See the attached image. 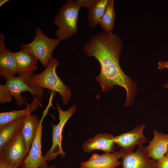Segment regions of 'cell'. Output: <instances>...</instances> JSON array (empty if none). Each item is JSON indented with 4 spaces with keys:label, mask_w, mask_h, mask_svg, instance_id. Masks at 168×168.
Masks as SVG:
<instances>
[{
    "label": "cell",
    "mask_w": 168,
    "mask_h": 168,
    "mask_svg": "<svg viewBox=\"0 0 168 168\" xmlns=\"http://www.w3.org/2000/svg\"><path fill=\"white\" fill-rule=\"evenodd\" d=\"M123 49L122 41L112 32H100L92 36L84 46L88 57H93L99 62L100 73L95 80L101 88V92L113 89L115 85L124 88L126 92L124 105H131L135 100L137 86L121 69L119 63Z\"/></svg>",
    "instance_id": "6da1fadb"
},
{
    "label": "cell",
    "mask_w": 168,
    "mask_h": 168,
    "mask_svg": "<svg viewBox=\"0 0 168 168\" xmlns=\"http://www.w3.org/2000/svg\"><path fill=\"white\" fill-rule=\"evenodd\" d=\"M34 74V72H21L18 74L17 77L8 78L4 84H0V103L9 102L13 97L17 105L22 106L25 100L21 94L25 91L30 92L34 97L43 98L44 89L35 86L31 82V77Z\"/></svg>",
    "instance_id": "7a4b0ae2"
},
{
    "label": "cell",
    "mask_w": 168,
    "mask_h": 168,
    "mask_svg": "<svg viewBox=\"0 0 168 168\" xmlns=\"http://www.w3.org/2000/svg\"><path fill=\"white\" fill-rule=\"evenodd\" d=\"M80 7L76 1L68 0L55 16L53 24L58 27L56 37L61 41L71 38L77 33V22Z\"/></svg>",
    "instance_id": "3957f363"
},
{
    "label": "cell",
    "mask_w": 168,
    "mask_h": 168,
    "mask_svg": "<svg viewBox=\"0 0 168 168\" xmlns=\"http://www.w3.org/2000/svg\"><path fill=\"white\" fill-rule=\"evenodd\" d=\"M60 64L57 58H53L45 69L40 74H34L31 81L36 86L59 93L62 97L63 103L67 105L71 98V91L70 87L66 86L57 74L56 68Z\"/></svg>",
    "instance_id": "277c9868"
},
{
    "label": "cell",
    "mask_w": 168,
    "mask_h": 168,
    "mask_svg": "<svg viewBox=\"0 0 168 168\" xmlns=\"http://www.w3.org/2000/svg\"><path fill=\"white\" fill-rule=\"evenodd\" d=\"M35 34V37L30 43L22 44L20 47L33 54L46 68L53 58V52L61 41L58 38L48 37L39 27L36 28Z\"/></svg>",
    "instance_id": "5b68a950"
},
{
    "label": "cell",
    "mask_w": 168,
    "mask_h": 168,
    "mask_svg": "<svg viewBox=\"0 0 168 168\" xmlns=\"http://www.w3.org/2000/svg\"><path fill=\"white\" fill-rule=\"evenodd\" d=\"M56 105L58 113L59 121L57 124L51 123L52 143L50 148L44 156L47 162L55 160L58 155L60 156L63 158L65 157L66 154L63 150L62 145V133L66 124L77 109L76 105H74L67 110H63L61 108L59 104L56 103Z\"/></svg>",
    "instance_id": "8992f818"
},
{
    "label": "cell",
    "mask_w": 168,
    "mask_h": 168,
    "mask_svg": "<svg viewBox=\"0 0 168 168\" xmlns=\"http://www.w3.org/2000/svg\"><path fill=\"white\" fill-rule=\"evenodd\" d=\"M46 108L43 112L37 131L30 152L24 161L22 168H47V162L42 153V124L49 109L53 106L52 100H49Z\"/></svg>",
    "instance_id": "52a82bcc"
},
{
    "label": "cell",
    "mask_w": 168,
    "mask_h": 168,
    "mask_svg": "<svg viewBox=\"0 0 168 168\" xmlns=\"http://www.w3.org/2000/svg\"><path fill=\"white\" fill-rule=\"evenodd\" d=\"M119 153L122 168H157L156 160L147 156L142 145L138 146L134 152L122 148Z\"/></svg>",
    "instance_id": "ba28073f"
},
{
    "label": "cell",
    "mask_w": 168,
    "mask_h": 168,
    "mask_svg": "<svg viewBox=\"0 0 168 168\" xmlns=\"http://www.w3.org/2000/svg\"><path fill=\"white\" fill-rule=\"evenodd\" d=\"M28 155L22 129L0 154L13 168L21 167Z\"/></svg>",
    "instance_id": "9c48e42d"
},
{
    "label": "cell",
    "mask_w": 168,
    "mask_h": 168,
    "mask_svg": "<svg viewBox=\"0 0 168 168\" xmlns=\"http://www.w3.org/2000/svg\"><path fill=\"white\" fill-rule=\"evenodd\" d=\"M145 127V124H142L128 132L114 137L115 143L122 148L133 151L137 146L142 145L148 141L143 133Z\"/></svg>",
    "instance_id": "30bf717a"
},
{
    "label": "cell",
    "mask_w": 168,
    "mask_h": 168,
    "mask_svg": "<svg viewBox=\"0 0 168 168\" xmlns=\"http://www.w3.org/2000/svg\"><path fill=\"white\" fill-rule=\"evenodd\" d=\"M119 152L94 153L88 160L81 162L79 168H117L121 164Z\"/></svg>",
    "instance_id": "8fae6325"
},
{
    "label": "cell",
    "mask_w": 168,
    "mask_h": 168,
    "mask_svg": "<svg viewBox=\"0 0 168 168\" xmlns=\"http://www.w3.org/2000/svg\"><path fill=\"white\" fill-rule=\"evenodd\" d=\"M5 38L0 34V76L4 79L15 76L17 74L16 59L12 52L7 49Z\"/></svg>",
    "instance_id": "7c38bea8"
},
{
    "label": "cell",
    "mask_w": 168,
    "mask_h": 168,
    "mask_svg": "<svg viewBox=\"0 0 168 168\" xmlns=\"http://www.w3.org/2000/svg\"><path fill=\"white\" fill-rule=\"evenodd\" d=\"M114 137L109 133H99L87 140L82 144L83 150L90 153L95 150L103 151L106 153L114 152Z\"/></svg>",
    "instance_id": "4fadbf2b"
},
{
    "label": "cell",
    "mask_w": 168,
    "mask_h": 168,
    "mask_svg": "<svg viewBox=\"0 0 168 168\" xmlns=\"http://www.w3.org/2000/svg\"><path fill=\"white\" fill-rule=\"evenodd\" d=\"M153 133V139L144 150L148 157L157 160L168 152V133L159 132L157 129H154Z\"/></svg>",
    "instance_id": "5bb4252c"
},
{
    "label": "cell",
    "mask_w": 168,
    "mask_h": 168,
    "mask_svg": "<svg viewBox=\"0 0 168 168\" xmlns=\"http://www.w3.org/2000/svg\"><path fill=\"white\" fill-rule=\"evenodd\" d=\"M26 116L13 121L0 128V154L21 130Z\"/></svg>",
    "instance_id": "9a60e30c"
},
{
    "label": "cell",
    "mask_w": 168,
    "mask_h": 168,
    "mask_svg": "<svg viewBox=\"0 0 168 168\" xmlns=\"http://www.w3.org/2000/svg\"><path fill=\"white\" fill-rule=\"evenodd\" d=\"M42 106L41 99L35 96L31 103L24 109L0 112V128L17 119L31 114L37 108Z\"/></svg>",
    "instance_id": "2e32d148"
},
{
    "label": "cell",
    "mask_w": 168,
    "mask_h": 168,
    "mask_svg": "<svg viewBox=\"0 0 168 168\" xmlns=\"http://www.w3.org/2000/svg\"><path fill=\"white\" fill-rule=\"evenodd\" d=\"M40 121L37 114L27 115L24 120L22 131L26 152L28 154Z\"/></svg>",
    "instance_id": "e0dca14e"
},
{
    "label": "cell",
    "mask_w": 168,
    "mask_h": 168,
    "mask_svg": "<svg viewBox=\"0 0 168 168\" xmlns=\"http://www.w3.org/2000/svg\"><path fill=\"white\" fill-rule=\"evenodd\" d=\"M12 53L16 61L17 74L24 72H34L37 69L38 60L30 52L21 49L20 51Z\"/></svg>",
    "instance_id": "ac0fdd59"
},
{
    "label": "cell",
    "mask_w": 168,
    "mask_h": 168,
    "mask_svg": "<svg viewBox=\"0 0 168 168\" xmlns=\"http://www.w3.org/2000/svg\"><path fill=\"white\" fill-rule=\"evenodd\" d=\"M108 0H96L93 6L88 9L87 19L89 26L92 28L99 24L106 9Z\"/></svg>",
    "instance_id": "d6986e66"
},
{
    "label": "cell",
    "mask_w": 168,
    "mask_h": 168,
    "mask_svg": "<svg viewBox=\"0 0 168 168\" xmlns=\"http://www.w3.org/2000/svg\"><path fill=\"white\" fill-rule=\"evenodd\" d=\"M114 0H108L105 12L99 24L100 27L106 32H111L114 27L115 12Z\"/></svg>",
    "instance_id": "ffe728a7"
},
{
    "label": "cell",
    "mask_w": 168,
    "mask_h": 168,
    "mask_svg": "<svg viewBox=\"0 0 168 168\" xmlns=\"http://www.w3.org/2000/svg\"><path fill=\"white\" fill-rule=\"evenodd\" d=\"M156 161L157 168H168V152Z\"/></svg>",
    "instance_id": "44dd1931"
},
{
    "label": "cell",
    "mask_w": 168,
    "mask_h": 168,
    "mask_svg": "<svg viewBox=\"0 0 168 168\" xmlns=\"http://www.w3.org/2000/svg\"><path fill=\"white\" fill-rule=\"evenodd\" d=\"M96 0H77L76 1L80 7H84L88 9L94 4Z\"/></svg>",
    "instance_id": "7402d4cb"
},
{
    "label": "cell",
    "mask_w": 168,
    "mask_h": 168,
    "mask_svg": "<svg viewBox=\"0 0 168 168\" xmlns=\"http://www.w3.org/2000/svg\"><path fill=\"white\" fill-rule=\"evenodd\" d=\"M158 69L160 70H162L165 69H168V61H160L158 63ZM164 87L168 89V81L164 85Z\"/></svg>",
    "instance_id": "603a6c76"
},
{
    "label": "cell",
    "mask_w": 168,
    "mask_h": 168,
    "mask_svg": "<svg viewBox=\"0 0 168 168\" xmlns=\"http://www.w3.org/2000/svg\"><path fill=\"white\" fill-rule=\"evenodd\" d=\"M0 168H13L7 161L0 156Z\"/></svg>",
    "instance_id": "cb8c5ba5"
},
{
    "label": "cell",
    "mask_w": 168,
    "mask_h": 168,
    "mask_svg": "<svg viewBox=\"0 0 168 168\" xmlns=\"http://www.w3.org/2000/svg\"><path fill=\"white\" fill-rule=\"evenodd\" d=\"M9 0H0V7H1L4 4L9 1Z\"/></svg>",
    "instance_id": "d4e9b609"
},
{
    "label": "cell",
    "mask_w": 168,
    "mask_h": 168,
    "mask_svg": "<svg viewBox=\"0 0 168 168\" xmlns=\"http://www.w3.org/2000/svg\"><path fill=\"white\" fill-rule=\"evenodd\" d=\"M47 168H58L56 166L52 165L48 166Z\"/></svg>",
    "instance_id": "484cf974"
},
{
    "label": "cell",
    "mask_w": 168,
    "mask_h": 168,
    "mask_svg": "<svg viewBox=\"0 0 168 168\" xmlns=\"http://www.w3.org/2000/svg\"></svg>",
    "instance_id": "4316f807"
}]
</instances>
